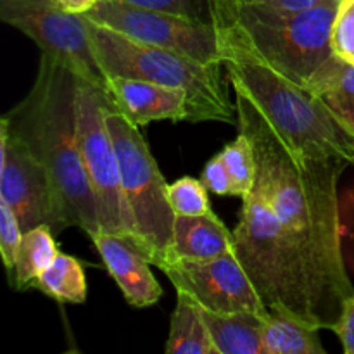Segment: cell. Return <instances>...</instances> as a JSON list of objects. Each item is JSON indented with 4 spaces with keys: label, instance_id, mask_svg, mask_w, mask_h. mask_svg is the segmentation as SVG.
<instances>
[{
    "label": "cell",
    "instance_id": "6da1fadb",
    "mask_svg": "<svg viewBox=\"0 0 354 354\" xmlns=\"http://www.w3.org/2000/svg\"><path fill=\"white\" fill-rule=\"evenodd\" d=\"M235 104L239 131L254 147L256 178L282 227L303 320L330 330L354 294L341 249L337 201L339 178L351 165L301 158L248 97L235 92Z\"/></svg>",
    "mask_w": 354,
    "mask_h": 354
},
{
    "label": "cell",
    "instance_id": "7a4b0ae2",
    "mask_svg": "<svg viewBox=\"0 0 354 354\" xmlns=\"http://www.w3.org/2000/svg\"><path fill=\"white\" fill-rule=\"evenodd\" d=\"M80 75L62 59L40 52L30 92L0 121L37 158L57 189L71 227L100 232L95 197L78 142L76 92Z\"/></svg>",
    "mask_w": 354,
    "mask_h": 354
},
{
    "label": "cell",
    "instance_id": "3957f363",
    "mask_svg": "<svg viewBox=\"0 0 354 354\" xmlns=\"http://www.w3.org/2000/svg\"><path fill=\"white\" fill-rule=\"evenodd\" d=\"M220 28L221 62L237 93L248 97L301 158L354 165V128L313 90L263 61L232 28Z\"/></svg>",
    "mask_w": 354,
    "mask_h": 354
},
{
    "label": "cell",
    "instance_id": "277c9868",
    "mask_svg": "<svg viewBox=\"0 0 354 354\" xmlns=\"http://www.w3.org/2000/svg\"><path fill=\"white\" fill-rule=\"evenodd\" d=\"M85 17V16H83ZM93 54L104 76L138 78L180 88L189 97V121L237 124V104L232 100L223 62H199L154 45L131 40L85 17Z\"/></svg>",
    "mask_w": 354,
    "mask_h": 354
},
{
    "label": "cell",
    "instance_id": "5b68a950",
    "mask_svg": "<svg viewBox=\"0 0 354 354\" xmlns=\"http://www.w3.org/2000/svg\"><path fill=\"white\" fill-rule=\"evenodd\" d=\"M341 0H322L306 9H239L216 21L228 26L273 69L308 86L334 55L332 26Z\"/></svg>",
    "mask_w": 354,
    "mask_h": 354
},
{
    "label": "cell",
    "instance_id": "8992f818",
    "mask_svg": "<svg viewBox=\"0 0 354 354\" xmlns=\"http://www.w3.org/2000/svg\"><path fill=\"white\" fill-rule=\"evenodd\" d=\"M106 118L120 159L124 197L135 221L138 251L159 268L171 256L176 220L168 201V183L138 130L140 127L118 107L113 95L107 100Z\"/></svg>",
    "mask_w": 354,
    "mask_h": 354
},
{
    "label": "cell",
    "instance_id": "52a82bcc",
    "mask_svg": "<svg viewBox=\"0 0 354 354\" xmlns=\"http://www.w3.org/2000/svg\"><path fill=\"white\" fill-rule=\"evenodd\" d=\"M109 97L106 86L80 76L76 92L80 151L95 197L100 230L123 237L138 249L135 221L121 183L120 159L106 118Z\"/></svg>",
    "mask_w": 354,
    "mask_h": 354
},
{
    "label": "cell",
    "instance_id": "ba28073f",
    "mask_svg": "<svg viewBox=\"0 0 354 354\" xmlns=\"http://www.w3.org/2000/svg\"><path fill=\"white\" fill-rule=\"evenodd\" d=\"M234 237L235 254L266 308H283L303 320V308L287 263L282 227L258 178L242 199L241 221Z\"/></svg>",
    "mask_w": 354,
    "mask_h": 354
},
{
    "label": "cell",
    "instance_id": "9c48e42d",
    "mask_svg": "<svg viewBox=\"0 0 354 354\" xmlns=\"http://www.w3.org/2000/svg\"><path fill=\"white\" fill-rule=\"evenodd\" d=\"M85 17L131 40L154 45L199 62H221L220 28L216 23L123 0H99Z\"/></svg>",
    "mask_w": 354,
    "mask_h": 354
},
{
    "label": "cell",
    "instance_id": "30bf717a",
    "mask_svg": "<svg viewBox=\"0 0 354 354\" xmlns=\"http://www.w3.org/2000/svg\"><path fill=\"white\" fill-rule=\"evenodd\" d=\"M0 19L33 40L40 52L62 59L82 78L107 88L83 16L66 12L52 0H0Z\"/></svg>",
    "mask_w": 354,
    "mask_h": 354
},
{
    "label": "cell",
    "instance_id": "8fae6325",
    "mask_svg": "<svg viewBox=\"0 0 354 354\" xmlns=\"http://www.w3.org/2000/svg\"><path fill=\"white\" fill-rule=\"evenodd\" d=\"M0 199L19 220L23 232L47 225L55 235L69 228L57 189L45 166L0 121Z\"/></svg>",
    "mask_w": 354,
    "mask_h": 354
},
{
    "label": "cell",
    "instance_id": "7c38bea8",
    "mask_svg": "<svg viewBox=\"0 0 354 354\" xmlns=\"http://www.w3.org/2000/svg\"><path fill=\"white\" fill-rule=\"evenodd\" d=\"M159 270L166 273L176 290L189 294L204 310L214 313L251 311L261 317L270 315L235 251L207 261L175 259L165 263Z\"/></svg>",
    "mask_w": 354,
    "mask_h": 354
},
{
    "label": "cell",
    "instance_id": "4fadbf2b",
    "mask_svg": "<svg viewBox=\"0 0 354 354\" xmlns=\"http://www.w3.org/2000/svg\"><path fill=\"white\" fill-rule=\"evenodd\" d=\"M90 239L130 306L149 308L161 299L162 289L151 272V261L135 245L102 230Z\"/></svg>",
    "mask_w": 354,
    "mask_h": 354
},
{
    "label": "cell",
    "instance_id": "5bb4252c",
    "mask_svg": "<svg viewBox=\"0 0 354 354\" xmlns=\"http://www.w3.org/2000/svg\"><path fill=\"white\" fill-rule=\"evenodd\" d=\"M107 90L121 111L138 127L152 121H189V97L183 90L138 78H107Z\"/></svg>",
    "mask_w": 354,
    "mask_h": 354
},
{
    "label": "cell",
    "instance_id": "9a60e30c",
    "mask_svg": "<svg viewBox=\"0 0 354 354\" xmlns=\"http://www.w3.org/2000/svg\"><path fill=\"white\" fill-rule=\"evenodd\" d=\"M234 251V232L213 211L203 216H176L169 261H207Z\"/></svg>",
    "mask_w": 354,
    "mask_h": 354
},
{
    "label": "cell",
    "instance_id": "2e32d148",
    "mask_svg": "<svg viewBox=\"0 0 354 354\" xmlns=\"http://www.w3.org/2000/svg\"><path fill=\"white\" fill-rule=\"evenodd\" d=\"M216 354H265V318L251 311L214 313L201 308Z\"/></svg>",
    "mask_w": 354,
    "mask_h": 354
},
{
    "label": "cell",
    "instance_id": "e0dca14e",
    "mask_svg": "<svg viewBox=\"0 0 354 354\" xmlns=\"http://www.w3.org/2000/svg\"><path fill=\"white\" fill-rule=\"evenodd\" d=\"M265 354H325L320 328L283 308L270 310L263 325Z\"/></svg>",
    "mask_w": 354,
    "mask_h": 354
},
{
    "label": "cell",
    "instance_id": "ac0fdd59",
    "mask_svg": "<svg viewBox=\"0 0 354 354\" xmlns=\"http://www.w3.org/2000/svg\"><path fill=\"white\" fill-rule=\"evenodd\" d=\"M168 354H216L201 306L189 294L176 290V308L169 320Z\"/></svg>",
    "mask_w": 354,
    "mask_h": 354
},
{
    "label": "cell",
    "instance_id": "d6986e66",
    "mask_svg": "<svg viewBox=\"0 0 354 354\" xmlns=\"http://www.w3.org/2000/svg\"><path fill=\"white\" fill-rule=\"evenodd\" d=\"M308 88L354 128V64L334 54L315 73Z\"/></svg>",
    "mask_w": 354,
    "mask_h": 354
},
{
    "label": "cell",
    "instance_id": "ffe728a7",
    "mask_svg": "<svg viewBox=\"0 0 354 354\" xmlns=\"http://www.w3.org/2000/svg\"><path fill=\"white\" fill-rule=\"evenodd\" d=\"M54 232L47 225H40L24 232L14 265V287L17 290L35 289L41 273L50 268L59 251Z\"/></svg>",
    "mask_w": 354,
    "mask_h": 354
},
{
    "label": "cell",
    "instance_id": "44dd1931",
    "mask_svg": "<svg viewBox=\"0 0 354 354\" xmlns=\"http://www.w3.org/2000/svg\"><path fill=\"white\" fill-rule=\"evenodd\" d=\"M35 289L59 303L82 304L86 301L85 270L75 256L59 252L50 268L37 280Z\"/></svg>",
    "mask_w": 354,
    "mask_h": 354
},
{
    "label": "cell",
    "instance_id": "7402d4cb",
    "mask_svg": "<svg viewBox=\"0 0 354 354\" xmlns=\"http://www.w3.org/2000/svg\"><path fill=\"white\" fill-rule=\"evenodd\" d=\"M223 158L225 165H227L228 173H230L232 180H234L235 192L239 197L244 199L249 192L252 190L256 183V154L254 147H252L251 140L244 131H239L235 140L225 145L223 151L220 152Z\"/></svg>",
    "mask_w": 354,
    "mask_h": 354
},
{
    "label": "cell",
    "instance_id": "603a6c76",
    "mask_svg": "<svg viewBox=\"0 0 354 354\" xmlns=\"http://www.w3.org/2000/svg\"><path fill=\"white\" fill-rule=\"evenodd\" d=\"M168 201L176 216H203L211 213L209 196L203 180L183 176L168 185Z\"/></svg>",
    "mask_w": 354,
    "mask_h": 354
},
{
    "label": "cell",
    "instance_id": "cb8c5ba5",
    "mask_svg": "<svg viewBox=\"0 0 354 354\" xmlns=\"http://www.w3.org/2000/svg\"><path fill=\"white\" fill-rule=\"evenodd\" d=\"M23 234L24 232L12 207L6 201L0 199V254H2L3 265L9 275L14 272Z\"/></svg>",
    "mask_w": 354,
    "mask_h": 354
},
{
    "label": "cell",
    "instance_id": "d4e9b609",
    "mask_svg": "<svg viewBox=\"0 0 354 354\" xmlns=\"http://www.w3.org/2000/svg\"><path fill=\"white\" fill-rule=\"evenodd\" d=\"M332 50L354 64V0H341L332 26Z\"/></svg>",
    "mask_w": 354,
    "mask_h": 354
},
{
    "label": "cell",
    "instance_id": "484cf974",
    "mask_svg": "<svg viewBox=\"0 0 354 354\" xmlns=\"http://www.w3.org/2000/svg\"><path fill=\"white\" fill-rule=\"evenodd\" d=\"M322 0H213V21L239 9H306Z\"/></svg>",
    "mask_w": 354,
    "mask_h": 354
},
{
    "label": "cell",
    "instance_id": "4316f807",
    "mask_svg": "<svg viewBox=\"0 0 354 354\" xmlns=\"http://www.w3.org/2000/svg\"><path fill=\"white\" fill-rule=\"evenodd\" d=\"M133 6L168 10L194 19L213 21V0H123Z\"/></svg>",
    "mask_w": 354,
    "mask_h": 354
},
{
    "label": "cell",
    "instance_id": "83f0119b",
    "mask_svg": "<svg viewBox=\"0 0 354 354\" xmlns=\"http://www.w3.org/2000/svg\"><path fill=\"white\" fill-rule=\"evenodd\" d=\"M201 180L206 185V189L209 192L216 194V196H237L234 180H232L227 165H225L223 158L220 154L214 156L211 161H207V165L203 169Z\"/></svg>",
    "mask_w": 354,
    "mask_h": 354
},
{
    "label": "cell",
    "instance_id": "f1b7e54d",
    "mask_svg": "<svg viewBox=\"0 0 354 354\" xmlns=\"http://www.w3.org/2000/svg\"><path fill=\"white\" fill-rule=\"evenodd\" d=\"M330 330L341 341L342 351L346 354H354V294L344 301L341 317Z\"/></svg>",
    "mask_w": 354,
    "mask_h": 354
},
{
    "label": "cell",
    "instance_id": "f546056e",
    "mask_svg": "<svg viewBox=\"0 0 354 354\" xmlns=\"http://www.w3.org/2000/svg\"><path fill=\"white\" fill-rule=\"evenodd\" d=\"M57 7L69 14H76V16H85L86 12L97 6L99 0H52Z\"/></svg>",
    "mask_w": 354,
    "mask_h": 354
}]
</instances>
